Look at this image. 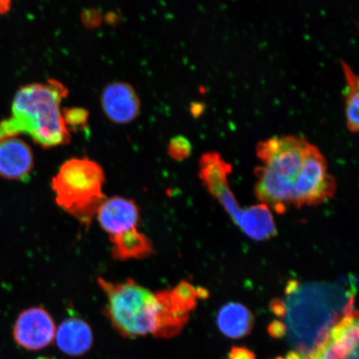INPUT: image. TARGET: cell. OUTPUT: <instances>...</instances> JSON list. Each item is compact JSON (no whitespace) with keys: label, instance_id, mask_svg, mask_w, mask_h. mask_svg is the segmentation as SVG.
Segmentation results:
<instances>
[{"label":"cell","instance_id":"d6986e66","mask_svg":"<svg viewBox=\"0 0 359 359\" xmlns=\"http://www.w3.org/2000/svg\"><path fill=\"white\" fill-rule=\"evenodd\" d=\"M227 359H257L255 353L245 348L234 347L231 350Z\"/></svg>","mask_w":359,"mask_h":359},{"label":"cell","instance_id":"ba28073f","mask_svg":"<svg viewBox=\"0 0 359 359\" xmlns=\"http://www.w3.org/2000/svg\"><path fill=\"white\" fill-rule=\"evenodd\" d=\"M226 210L232 221L250 239L262 241L277 235L276 224L271 210L266 205L260 204L243 209L235 201L229 204Z\"/></svg>","mask_w":359,"mask_h":359},{"label":"cell","instance_id":"277c9868","mask_svg":"<svg viewBox=\"0 0 359 359\" xmlns=\"http://www.w3.org/2000/svg\"><path fill=\"white\" fill-rule=\"evenodd\" d=\"M104 181V172L96 161L87 157L67 160L52 181L57 204L89 226L107 199L102 191Z\"/></svg>","mask_w":359,"mask_h":359},{"label":"cell","instance_id":"5b68a950","mask_svg":"<svg viewBox=\"0 0 359 359\" xmlns=\"http://www.w3.org/2000/svg\"><path fill=\"white\" fill-rule=\"evenodd\" d=\"M358 311L344 314L312 353L302 359H358Z\"/></svg>","mask_w":359,"mask_h":359},{"label":"cell","instance_id":"9c48e42d","mask_svg":"<svg viewBox=\"0 0 359 359\" xmlns=\"http://www.w3.org/2000/svg\"><path fill=\"white\" fill-rule=\"evenodd\" d=\"M101 104L107 118L118 124L131 123L140 111L137 93L122 82L107 85L102 94Z\"/></svg>","mask_w":359,"mask_h":359},{"label":"cell","instance_id":"ffe728a7","mask_svg":"<svg viewBox=\"0 0 359 359\" xmlns=\"http://www.w3.org/2000/svg\"><path fill=\"white\" fill-rule=\"evenodd\" d=\"M271 309L273 313L278 317H284L287 312L286 304L281 299L272 300Z\"/></svg>","mask_w":359,"mask_h":359},{"label":"cell","instance_id":"603a6c76","mask_svg":"<svg viewBox=\"0 0 359 359\" xmlns=\"http://www.w3.org/2000/svg\"><path fill=\"white\" fill-rule=\"evenodd\" d=\"M196 290H197V295H198V298H201V299L208 298L209 292L208 290H206L205 289L202 288V287H199V288H197Z\"/></svg>","mask_w":359,"mask_h":359},{"label":"cell","instance_id":"7402d4cb","mask_svg":"<svg viewBox=\"0 0 359 359\" xmlns=\"http://www.w3.org/2000/svg\"><path fill=\"white\" fill-rule=\"evenodd\" d=\"M12 0H0V13H6L11 7Z\"/></svg>","mask_w":359,"mask_h":359},{"label":"cell","instance_id":"3957f363","mask_svg":"<svg viewBox=\"0 0 359 359\" xmlns=\"http://www.w3.org/2000/svg\"><path fill=\"white\" fill-rule=\"evenodd\" d=\"M98 284L107 296V317L121 334L157 338L165 313L161 291L152 292L132 279L110 282L100 278Z\"/></svg>","mask_w":359,"mask_h":359},{"label":"cell","instance_id":"30bf717a","mask_svg":"<svg viewBox=\"0 0 359 359\" xmlns=\"http://www.w3.org/2000/svg\"><path fill=\"white\" fill-rule=\"evenodd\" d=\"M34 168L30 147L17 137L0 140V177L7 180L25 178Z\"/></svg>","mask_w":359,"mask_h":359},{"label":"cell","instance_id":"d4e9b609","mask_svg":"<svg viewBox=\"0 0 359 359\" xmlns=\"http://www.w3.org/2000/svg\"><path fill=\"white\" fill-rule=\"evenodd\" d=\"M273 359H285V358H281V357H278V358H273Z\"/></svg>","mask_w":359,"mask_h":359},{"label":"cell","instance_id":"9a60e30c","mask_svg":"<svg viewBox=\"0 0 359 359\" xmlns=\"http://www.w3.org/2000/svg\"><path fill=\"white\" fill-rule=\"evenodd\" d=\"M343 73L346 81L345 87V116L350 132L358 133L359 129V79L352 67L344 60H341Z\"/></svg>","mask_w":359,"mask_h":359},{"label":"cell","instance_id":"44dd1931","mask_svg":"<svg viewBox=\"0 0 359 359\" xmlns=\"http://www.w3.org/2000/svg\"><path fill=\"white\" fill-rule=\"evenodd\" d=\"M205 109V107L204 104H202L201 102H194L191 107V112L193 116L198 118V116L203 114Z\"/></svg>","mask_w":359,"mask_h":359},{"label":"cell","instance_id":"8992f818","mask_svg":"<svg viewBox=\"0 0 359 359\" xmlns=\"http://www.w3.org/2000/svg\"><path fill=\"white\" fill-rule=\"evenodd\" d=\"M55 334L53 318L41 307L22 311L13 327V337L17 344L29 350L46 348L55 339Z\"/></svg>","mask_w":359,"mask_h":359},{"label":"cell","instance_id":"52a82bcc","mask_svg":"<svg viewBox=\"0 0 359 359\" xmlns=\"http://www.w3.org/2000/svg\"><path fill=\"white\" fill-rule=\"evenodd\" d=\"M97 217L109 237L136 230L140 224V210L135 201L116 196L103 201Z\"/></svg>","mask_w":359,"mask_h":359},{"label":"cell","instance_id":"cb8c5ba5","mask_svg":"<svg viewBox=\"0 0 359 359\" xmlns=\"http://www.w3.org/2000/svg\"><path fill=\"white\" fill-rule=\"evenodd\" d=\"M285 359H302V356L298 352L292 351L287 354Z\"/></svg>","mask_w":359,"mask_h":359},{"label":"cell","instance_id":"5bb4252c","mask_svg":"<svg viewBox=\"0 0 359 359\" xmlns=\"http://www.w3.org/2000/svg\"><path fill=\"white\" fill-rule=\"evenodd\" d=\"M109 238L112 245L111 253L116 259H140L154 254L151 240L138 229Z\"/></svg>","mask_w":359,"mask_h":359},{"label":"cell","instance_id":"8fae6325","mask_svg":"<svg viewBox=\"0 0 359 359\" xmlns=\"http://www.w3.org/2000/svg\"><path fill=\"white\" fill-rule=\"evenodd\" d=\"M56 343L62 353L80 356L91 349L93 335L91 327L80 318H67L55 334Z\"/></svg>","mask_w":359,"mask_h":359},{"label":"cell","instance_id":"e0dca14e","mask_svg":"<svg viewBox=\"0 0 359 359\" xmlns=\"http://www.w3.org/2000/svg\"><path fill=\"white\" fill-rule=\"evenodd\" d=\"M62 116H64L65 124L69 130V128L79 130L86 127L88 122L86 110L75 107V109L65 110Z\"/></svg>","mask_w":359,"mask_h":359},{"label":"cell","instance_id":"6da1fadb","mask_svg":"<svg viewBox=\"0 0 359 359\" xmlns=\"http://www.w3.org/2000/svg\"><path fill=\"white\" fill-rule=\"evenodd\" d=\"M263 165L255 170V195L277 213L333 198L337 188L327 161L316 146L296 136L273 137L258 143Z\"/></svg>","mask_w":359,"mask_h":359},{"label":"cell","instance_id":"7c38bea8","mask_svg":"<svg viewBox=\"0 0 359 359\" xmlns=\"http://www.w3.org/2000/svg\"><path fill=\"white\" fill-rule=\"evenodd\" d=\"M232 165L224 161L218 152H206L200 159V178L204 186L215 198L229 187L228 177Z\"/></svg>","mask_w":359,"mask_h":359},{"label":"cell","instance_id":"7a4b0ae2","mask_svg":"<svg viewBox=\"0 0 359 359\" xmlns=\"http://www.w3.org/2000/svg\"><path fill=\"white\" fill-rule=\"evenodd\" d=\"M67 94L66 88L56 80L20 88L13 98L11 115L0 121V140L25 134L45 148L67 144L69 130L61 111Z\"/></svg>","mask_w":359,"mask_h":359},{"label":"cell","instance_id":"ac0fdd59","mask_svg":"<svg viewBox=\"0 0 359 359\" xmlns=\"http://www.w3.org/2000/svg\"><path fill=\"white\" fill-rule=\"evenodd\" d=\"M268 333L275 339L283 338L286 334V326L284 323L275 320L268 326Z\"/></svg>","mask_w":359,"mask_h":359},{"label":"cell","instance_id":"4fadbf2b","mask_svg":"<svg viewBox=\"0 0 359 359\" xmlns=\"http://www.w3.org/2000/svg\"><path fill=\"white\" fill-rule=\"evenodd\" d=\"M252 313L243 304L228 303L219 309L217 325L222 333L231 339L248 335L253 327Z\"/></svg>","mask_w":359,"mask_h":359},{"label":"cell","instance_id":"2e32d148","mask_svg":"<svg viewBox=\"0 0 359 359\" xmlns=\"http://www.w3.org/2000/svg\"><path fill=\"white\" fill-rule=\"evenodd\" d=\"M191 151V142L185 137L177 136L169 143L168 154L173 160H186L190 156Z\"/></svg>","mask_w":359,"mask_h":359}]
</instances>
